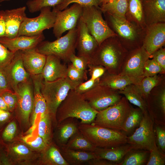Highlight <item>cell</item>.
<instances>
[{
  "mask_svg": "<svg viewBox=\"0 0 165 165\" xmlns=\"http://www.w3.org/2000/svg\"><path fill=\"white\" fill-rule=\"evenodd\" d=\"M128 52L117 36L110 37L98 45L89 64L102 66L108 73L118 74Z\"/></svg>",
  "mask_w": 165,
  "mask_h": 165,
  "instance_id": "6da1fadb",
  "label": "cell"
},
{
  "mask_svg": "<svg viewBox=\"0 0 165 165\" xmlns=\"http://www.w3.org/2000/svg\"><path fill=\"white\" fill-rule=\"evenodd\" d=\"M98 112L90 106L82 94L72 90L58 107L56 119L57 124L68 118L80 119L81 123L90 124Z\"/></svg>",
  "mask_w": 165,
  "mask_h": 165,
  "instance_id": "7a4b0ae2",
  "label": "cell"
},
{
  "mask_svg": "<svg viewBox=\"0 0 165 165\" xmlns=\"http://www.w3.org/2000/svg\"><path fill=\"white\" fill-rule=\"evenodd\" d=\"M106 21L116 34L122 46L128 51L142 46L145 30L126 19L120 18L107 13Z\"/></svg>",
  "mask_w": 165,
  "mask_h": 165,
  "instance_id": "3957f363",
  "label": "cell"
},
{
  "mask_svg": "<svg viewBox=\"0 0 165 165\" xmlns=\"http://www.w3.org/2000/svg\"><path fill=\"white\" fill-rule=\"evenodd\" d=\"M79 130L96 147L110 148L127 143V136L122 131L80 122Z\"/></svg>",
  "mask_w": 165,
  "mask_h": 165,
  "instance_id": "277c9868",
  "label": "cell"
},
{
  "mask_svg": "<svg viewBox=\"0 0 165 165\" xmlns=\"http://www.w3.org/2000/svg\"><path fill=\"white\" fill-rule=\"evenodd\" d=\"M81 83L72 80L67 76L52 82H46L43 79L42 80L41 93L46 101L49 112L57 123L56 114L59 105L69 91L74 90Z\"/></svg>",
  "mask_w": 165,
  "mask_h": 165,
  "instance_id": "5b68a950",
  "label": "cell"
},
{
  "mask_svg": "<svg viewBox=\"0 0 165 165\" xmlns=\"http://www.w3.org/2000/svg\"><path fill=\"white\" fill-rule=\"evenodd\" d=\"M131 106L126 98L122 97L116 104L98 111L91 124L123 131L124 124L130 112Z\"/></svg>",
  "mask_w": 165,
  "mask_h": 165,
  "instance_id": "8992f818",
  "label": "cell"
},
{
  "mask_svg": "<svg viewBox=\"0 0 165 165\" xmlns=\"http://www.w3.org/2000/svg\"><path fill=\"white\" fill-rule=\"evenodd\" d=\"M77 33L76 27L54 41H42L36 49L46 56L53 55L65 62H69L71 55L75 53Z\"/></svg>",
  "mask_w": 165,
  "mask_h": 165,
  "instance_id": "52a82bcc",
  "label": "cell"
},
{
  "mask_svg": "<svg viewBox=\"0 0 165 165\" xmlns=\"http://www.w3.org/2000/svg\"><path fill=\"white\" fill-rule=\"evenodd\" d=\"M99 7H83L80 19L86 25L88 31L95 38L98 45L107 38L116 34L110 28L102 16Z\"/></svg>",
  "mask_w": 165,
  "mask_h": 165,
  "instance_id": "ba28073f",
  "label": "cell"
},
{
  "mask_svg": "<svg viewBox=\"0 0 165 165\" xmlns=\"http://www.w3.org/2000/svg\"><path fill=\"white\" fill-rule=\"evenodd\" d=\"M154 124L148 112L143 114L139 127L131 135L127 136V143L133 149L149 151L156 146Z\"/></svg>",
  "mask_w": 165,
  "mask_h": 165,
  "instance_id": "9c48e42d",
  "label": "cell"
},
{
  "mask_svg": "<svg viewBox=\"0 0 165 165\" xmlns=\"http://www.w3.org/2000/svg\"><path fill=\"white\" fill-rule=\"evenodd\" d=\"M39 15L33 18L26 17L20 27L18 36H32L43 33L44 30L53 28L56 20L57 12L51 7L41 9Z\"/></svg>",
  "mask_w": 165,
  "mask_h": 165,
  "instance_id": "30bf717a",
  "label": "cell"
},
{
  "mask_svg": "<svg viewBox=\"0 0 165 165\" xmlns=\"http://www.w3.org/2000/svg\"><path fill=\"white\" fill-rule=\"evenodd\" d=\"M82 95L90 106L98 111L116 104L122 97L118 90L99 84Z\"/></svg>",
  "mask_w": 165,
  "mask_h": 165,
  "instance_id": "8fae6325",
  "label": "cell"
},
{
  "mask_svg": "<svg viewBox=\"0 0 165 165\" xmlns=\"http://www.w3.org/2000/svg\"><path fill=\"white\" fill-rule=\"evenodd\" d=\"M150 55L142 46L128 52L122 64L119 74L127 75L141 82L143 69Z\"/></svg>",
  "mask_w": 165,
  "mask_h": 165,
  "instance_id": "7c38bea8",
  "label": "cell"
},
{
  "mask_svg": "<svg viewBox=\"0 0 165 165\" xmlns=\"http://www.w3.org/2000/svg\"><path fill=\"white\" fill-rule=\"evenodd\" d=\"M82 9L83 7L80 4L74 3L69 8L57 12L53 33L57 38L66 31L76 27Z\"/></svg>",
  "mask_w": 165,
  "mask_h": 165,
  "instance_id": "4fadbf2b",
  "label": "cell"
},
{
  "mask_svg": "<svg viewBox=\"0 0 165 165\" xmlns=\"http://www.w3.org/2000/svg\"><path fill=\"white\" fill-rule=\"evenodd\" d=\"M17 96V107L21 117L26 122H28L34 102L33 87L31 79L19 84L14 92Z\"/></svg>",
  "mask_w": 165,
  "mask_h": 165,
  "instance_id": "5bb4252c",
  "label": "cell"
},
{
  "mask_svg": "<svg viewBox=\"0 0 165 165\" xmlns=\"http://www.w3.org/2000/svg\"><path fill=\"white\" fill-rule=\"evenodd\" d=\"M163 86L159 90H152L145 100L148 113L154 124L165 126V89Z\"/></svg>",
  "mask_w": 165,
  "mask_h": 165,
  "instance_id": "9a60e30c",
  "label": "cell"
},
{
  "mask_svg": "<svg viewBox=\"0 0 165 165\" xmlns=\"http://www.w3.org/2000/svg\"><path fill=\"white\" fill-rule=\"evenodd\" d=\"M21 51L15 52L11 62L3 70L9 84L14 92L19 84L26 81L31 78L30 75L24 66Z\"/></svg>",
  "mask_w": 165,
  "mask_h": 165,
  "instance_id": "2e32d148",
  "label": "cell"
},
{
  "mask_svg": "<svg viewBox=\"0 0 165 165\" xmlns=\"http://www.w3.org/2000/svg\"><path fill=\"white\" fill-rule=\"evenodd\" d=\"M77 28L76 49L78 51L77 56L85 58L88 61L89 64L92 56L98 46V44L80 18Z\"/></svg>",
  "mask_w": 165,
  "mask_h": 165,
  "instance_id": "e0dca14e",
  "label": "cell"
},
{
  "mask_svg": "<svg viewBox=\"0 0 165 165\" xmlns=\"http://www.w3.org/2000/svg\"><path fill=\"white\" fill-rule=\"evenodd\" d=\"M165 44V23H156L147 27L142 46L150 55Z\"/></svg>",
  "mask_w": 165,
  "mask_h": 165,
  "instance_id": "ac0fdd59",
  "label": "cell"
},
{
  "mask_svg": "<svg viewBox=\"0 0 165 165\" xmlns=\"http://www.w3.org/2000/svg\"><path fill=\"white\" fill-rule=\"evenodd\" d=\"M45 38L43 33L35 36L20 35L12 38L2 37H0V43L15 53L19 50L35 48Z\"/></svg>",
  "mask_w": 165,
  "mask_h": 165,
  "instance_id": "d6986e66",
  "label": "cell"
},
{
  "mask_svg": "<svg viewBox=\"0 0 165 165\" xmlns=\"http://www.w3.org/2000/svg\"><path fill=\"white\" fill-rule=\"evenodd\" d=\"M25 6L5 10L6 31L4 37L14 38L18 36L21 25L27 17Z\"/></svg>",
  "mask_w": 165,
  "mask_h": 165,
  "instance_id": "ffe728a7",
  "label": "cell"
},
{
  "mask_svg": "<svg viewBox=\"0 0 165 165\" xmlns=\"http://www.w3.org/2000/svg\"><path fill=\"white\" fill-rule=\"evenodd\" d=\"M46 56L45 64L41 75L46 82H52L67 77V67L61 62L57 57L50 55Z\"/></svg>",
  "mask_w": 165,
  "mask_h": 165,
  "instance_id": "44dd1931",
  "label": "cell"
},
{
  "mask_svg": "<svg viewBox=\"0 0 165 165\" xmlns=\"http://www.w3.org/2000/svg\"><path fill=\"white\" fill-rule=\"evenodd\" d=\"M146 26L165 23V0H143Z\"/></svg>",
  "mask_w": 165,
  "mask_h": 165,
  "instance_id": "7402d4cb",
  "label": "cell"
},
{
  "mask_svg": "<svg viewBox=\"0 0 165 165\" xmlns=\"http://www.w3.org/2000/svg\"><path fill=\"white\" fill-rule=\"evenodd\" d=\"M24 66L30 75L42 73L46 56L38 52L36 48L21 51Z\"/></svg>",
  "mask_w": 165,
  "mask_h": 165,
  "instance_id": "603a6c76",
  "label": "cell"
},
{
  "mask_svg": "<svg viewBox=\"0 0 165 165\" xmlns=\"http://www.w3.org/2000/svg\"><path fill=\"white\" fill-rule=\"evenodd\" d=\"M132 147L128 143L110 148L96 147L94 152L96 158L107 160L118 164L131 150Z\"/></svg>",
  "mask_w": 165,
  "mask_h": 165,
  "instance_id": "cb8c5ba5",
  "label": "cell"
},
{
  "mask_svg": "<svg viewBox=\"0 0 165 165\" xmlns=\"http://www.w3.org/2000/svg\"><path fill=\"white\" fill-rule=\"evenodd\" d=\"M140 82L139 80L127 75L120 74H111L106 71L100 78L98 84L108 86L115 90H120L128 85H137Z\"/></svg>",
  "mask_w": 165,
  "mask_h": 165,
  "instance_id": "d4e9b609",
  "label": "cell"
},
{
  "mask_svg": "<svg viewBox=\"0 0 165 165\" xmlns=\"http://www.w3.org/2000/svg\"><path fill=\"white\" fill-rule=\"evenodd\" d=\"M77 119L67 118L58 123L55 138L60 147L65 145L69 138L79 131Z\"/></svg>",
  "mask_w": 165,
  "mask_h": 165,
  "instance_id": "484cf974",
  "label": "cell"
},
{
  "mask_svg": "<svg viewBox=\"0 0 165 165\" xmlns=\"http://www.w3.org/2000/svg\"><path fill=\"white\" fill-rule=\"evenodd\" d=\"M127 7L126 18L129 22L146 29L143 0H127Z\"/></svg>",
  "mask_w": 165,
  "mask_h": 165,
  "instance_id": "4316f807",
  "label": "cell"
},
{
  "mask_svg": "<svg viewBox=\"0 0 165 165\" xmlns=\"http://www.w3.org/2000/svg\"><path fill=\"white\" fill-rule=\"evenodd\" d=\"M60 152L69 165H86L90 160L95 158L94 152L75 150L64 146L60 147Z\"/></svg>",
  "mask_w": 165,
  "mask_h": 165,
  "instance_id": "83f0119b",
  "label": "cell"
},
{
  "mask_svg": "<svg viewBox=\"0 0 165 165\" xmlns=\"http://www.w3.org/2000/svg\"><path fill=\"white\" fill-rule=\"evenodd\" d=\"M118 91L120 94L124 95L129 102L139 108L143 114L148 112L146 101L141 96L135 85H128Z\"/></svg>",
  "mask_w": 165,
  "mask_h": 165,
  "instance_id": "f1b7e54d",
  "label": "cell"
},
{
  "mask_svg": "<svg viewBox=\"0 0 165 165\" xmlns=\"http://www.w3.org/2000/svg\"><path fill=\"white\" fill-rule=\"evenodd\" d=\"M127 7V0H110L101 5L99 7L103 13H107L123 19H126Z\"/></svg>",
  "mask_w": 165,
  "mask_h": 165,
  "instance_id": "f546056e",
  "label": "cell"
},
{
  "mask_svg": "<svg viewBox=\"0 0 165 165\" xmlns=\"http://www.w3.org/2000/svg\"><path fill=\"white\" fill-rule=\"evenodd\" d=\"M64 146L71 149L90 152H94L96 148L79 130L69 138Z\"/></svg>",
  "mask_w": 165,
  "mask_h": 165,
  "instance_id": "4dcf8cb0",
  "label": "cell"
},
{
  "mask_svg": "<svg viewBox=\"0 0 165 165\" xmlns=\"http://www.w3.org/2000/svg\"><path fill=\"white\" fill-rule=\"evenodd\" d=\"M42 156L44 164L53 165H69L63 157L60 148L52 142L43 150Z\"/></svg>",
  "mask_w": 165,
  "mask_h": 165,
  "instance_id": "1f68e13d",
  "label": "cell"
},
{
  "mask_svg": "<svg viewBox=\"0 0 165 165\" xmlns=\"http://www.w3.org/2000/svg\"><path fill=\"white\" fill-rule=\"evenodd\" d=\"M149 151L143 149H132L118 165H143L146 164Z\"/></svg>",
  "mask_w": 165,
  "mask_h": 165,
  "instance_id": "d6a6232c",
  "label": "cell"
},
{
  "mask_svg": "<svg viewBox=\"0 0 165 165\" xmlns=\"http://www.w3.org/2000/svg\"><path fill=\"white\" fill-rule=\"evenodd\" d=\"M143 113L139 108H134L132 106L130 112L124 124L123 131L129 136L131 135L139 126Z\"/></svg>",
  "mask_w": 165,
  "mask_h": 165,
  "instance_id": "836d02e7",
  "label": "cell"
},
{
  "mask_svg": "<svg viewBox=\"0 0 165 165\" xmlns=\"http://www.w3.org/2000/svg\"><path fill=\"white\" fill-rule=\"evenodd\" d=\"M159 74L144 77L138 84L135 85L141 96L145 100L151 90L163 82V77Z\"/></svg>",
  "mask_w": 165,
  "mask_h": 165,
  "instance_id": "e575fe53",
  "label": "cell"
},
{
  "mask_svg": "<svg viewBox=\"0 0 165 165\" xmlns=\"http://www.w3.org/2000/svg\"><path fill=\"white\" fill-rule=\"evenodd\" d=\"M52 120L51 116L47 111L40 118L37 124L38 135L48 145L52 142L53 137L51 129Z\"/></svg>",
  "mask_w": 165,
  "mask_h": 165,
  "instance_id": "d590c367",
  "label": "cell"
},
{
  "mask_svg": "<svg viewBox=\"0 0 165 165\" xmlns=\"http://www.w3.org/2000/svg\"><path fill=\"white\" fill-rule=\"evenodd\" d=\"M63 0H29L26 5L29 11L34 13L40 11L42 8L46 7H54L60 4Z\"/></svg>",
  "mask_w": 165,
  "mask_h": 165,
  "instance_id": "8d00e7d4",
  "label": "cell"
},
{
  "mask_svg": "<svg viewBox=\"0 0 165 165\" xmlns=\"http://www.w3.org/2000/svg\"><path fill=\"white\" fill-rule=\"evenodd\" d=\"M72 3H78L82 7L92 6L99 7L100 0H63L60 4L53 7L52 10L56 12L62 10Z\"/></svg>",
  "mask_w": 165,
  "mask_h": 165,
  "instance_id": "74e56055",
  "label": "cell"
},
{
  "mask_svg": "<svg viewBox=\"0 0 165 165\" xmlns=\"http://www.w3.org/2000/svg\"><path fill=\"white\" fill-rule=\"evenodd\" d=\"M165 71L153 59H148L144 67L143 77L152 76L158 74H165Z\"/></svg>",
  "mask_w": 165,
  "mask_h": 165,
  "instance_id": "f35d334b",
  "label": "cell"
},
{
  "mask_svg": "<svg viewBox=\"0 0 165 165\" xmlns=\"http://www.w3.org/2000/svg\"><path fill=\"white\" fill-rule=\"evenodd\" d=\"M32 134H31L23 137V141L31 148L35 149L44 150L48 145L38 135L34 137Z\"/></svg>",
  "mask_w": 165,
  "mask_h": 165,
  "instance_id": "ab89813d",
  "label": "cell"
},
{
  "mask_svg": "<svg viewBox=\"0 0 165 165\" xmlns=\"http://www.w3.org/2000/svg\"><path fill=\"white\" fill-rule=\"evenodd\" d=\"M149 151V155L146 165L165 164V154L159 150L157 145Z\"/></svg>",
  "mask_w": 165,
  "mask_h": 165,
  "instance_id": "60d3db41",
  "label": "cell"
},
{
  "mask_svg": "<svg viewBox=\"0 0 165 165\" xmlns=\"http://www.w3.org/2000/svg\"><path fill=\"white\" fill-rule=\"evenodd\" d=\"M156 141L157 147L165 154V126L154 124Z\"/></svg>",
  "mask_w": 165,
  "mask_h": 165,
  "instance_id": "b9f144b4",
  "label": "cell"
},
{
  "mask_svg": "<svg viewBox=\"0 0 165 165\" xmlns=\"http://www.w3.org/2000/svg\"><path fill=\"white\" fill-rule=\"evenodd\" d=\"M67 76L72 80L81 82L87 79L86 71H82L74 67L71 63L67 67Z\"/></svg>",
  "mask_w": 165,
  "mask_h": 165,
  "instance_id": "7bdbcfd3",
  "label": "cell"
},
{
  "mask_svg": "<svg viewBox=\"0 0 165 165\" xmlns=\"http://www.w3.org/2000/svg\"><path fill=\"white\" fill-rule=\"evenodd\" d=\"M15 53L10 51L0 43V69L3 70L9 64Z\"/></svg>",
  "mask_w": 165,
  "mask_h": 165,
  "instance_id": "ee69618b",
  "label": "cell"
},
{
  "mask_svg": "<svg viewBox=\"0 0 165 165\" xmlns=\"http://www.w3.org/2000/svg\"><path fill=\"white\" fill-rule=\"evenodd\" d=\"M6 103L9 111H13L16 108L17 102V96L13 91H6L1 94Z\"/></svg>",
  "mask_w": 165,
  "mask_h": 165,
  "instance_id": "f6af8a7d",
  "label": "cell"
},
{
  "mask_svg": "<svg viewBox=\"0 0 165 165\" xmlns=\"http://www.w3.org/2000/svg\"><path fill=\"white\" fill-rule=\"evenodd\" d=\"M99 79L94 80L90 78L86 81L79 84L74 90L77 93L82 94L90 90L98 85Z\"/></svg>",
  "mask_w": 165,
  "mask_h": 165,
  "instance_id": "bcb514c9",
  "label": "cell"
},
{
  "mask_svg": "<svg viewBox=\"0 0 165 165\" xmlns=\"http://www.w3.org/2000/svg\"><path fill=\"white\" fill-rule=\"evenodd\" d=\"M69 61L74 67L82 71H86V68L89 64L86 59L82 57L77 56L75 53L71 55Z\"/></svg>",
  "mask_w": 165,
  "mask_h": 165,
  "instance_id": "7dc6e473",
  "label": "cell"
},
{
  "mask_svg": "<svg viewBox=\"0 0 165 165\" xmlns=\"http://www.w3.org/2000/svg\"><path fill=\"white\" fill-rule=\"evenodd\" d=\"M16 129V125L15 122L14 121L10 122L5 127L2 132V139L6 141L12 140L14 137Z\"/></svg>",
  "mask_w": 165,
  "mask_h": 165,
  "instance_id": "c3c4849f",
  "label": "cell"
},
{
  "mask_svg": "<svg viewBox=\"0 0 165 165\" xmlns=\"http://www.w3.org/2000/svg\"><path fill=\"white\" fill-rule=\"evenodd\" d=\"M91 79L96 80L100 79L106 72L103 66L100 65L89 64L87 65Z\"/></svg>",
  "mask_w": 165,
  "mask_h": 165,
  "instance_id": "681fc988",
  "label": "cell"
},
{
  "mask_svg": "<svg viewBox=\"0 0 165 165\" xmlns=\"http://www.w3.org/2000/svg\"><path fill=\"white\" fill-rule=\"evenodd\" d=\"M152 58L165 71V48L161 47L151 55Z\"/></svg>",
  "mask_w": 165,
  "mask_h": 165,
  "instance_id": "f907efd6",
  "label": "cell"
},
{
  "mask_svg": "<svg viewBox=\"0 0 165 165\" xmlns=\"http://www.w3.org/2000/svg\"><path fill=\"white\" fill-rule=\"evenodd\" d=\"M6 91H13L9 84L3 70L0 69V94Z\"/></svg>",
  "mask_w": 165,
  "mask_h": 165,
  "instance_id": "816d5d0a",
  "label": "cell"
},
{
  "mask_svg": "<svg viewBox=\"0 0 165 165\" xmlns=\"http://www.w3.org/2000/svg\"><path fill=\"white\" fill-rule=\"evenodd\" d=\"M11 149L16 154L19 156H25L30 152L29 149L26 146L21 144L13 146Z\"/></svg>",
  "mask_w": 165,
  "mask_h": 165,
  "instance_id": "f5cc1de1",
  "label": "cell"
},
{
  "mask_svg": "<svg viewBox=\"0 0 165 165\" xmlns=\"http://www.w3.org/2000/svg\"><path fill=\"white\" fill-rule=\"evenodd\" d=\"M86 165H117L116 163L102 159L95 158L88 161Z\"/></svg>",
  "mask_w": 165,
  "mask_h": 165,
  "instance_id": "db71d44e",
  "label": "cell"
},
{
  "mask_svg": "<svg viewBox=\"0 0 165 165\" xmlns=\"http://www.w3.org/2000/svg\"><path fill=\"white\" fill-rule=\"evenodd\" d=\"M5 31V11L0 10V37H4Z\"/></svg>",
  "mask_w": 165,
  "mask_h": 165,
  "instance_id": "11a10c76",
  "label": "cell"
},
{
  "mask_svg": "<svg viewBox=\"0 0 165 165\" xmlns=\"http://www.w3.org/2000/svg\"><path fill=\"white\" fill-rule=\"evenodd\" d=\"M10 116L9 111L0 109V123L6 122Z\"/></svg>",
  "mask_w": 165,
  "mask_h": 165,
  "instance_id": "9f6ffc18",
  "label": "cell"
},
{
  "mask_svg": "<svg viewBox=\"0 0 165 165\" xmlns=\"http://www.w3.org/2000/svg\"><path fill=\"white\" fill-rule=\"evenodd\" d=\"M0 109L8 111L7 105L0 94Z\"/></svg>",
  "mask_w": 165,
  "mask_h": 165,
  "instance_id": "6f0895ef",
  "label": "cell"
},
{
  "mask_svg": "<svg viewBox=\"0 0 165 165\" xmlns=\"http://www.w3.org/2000/svg\"><path fill=\"white\" fill-rule=\"evenodd\" d=\"M110 0H100V5L105 4L108 2Z\"/></svg>",
  "mask_w": 165,
  "mask_h": 165,
  "instance_id": "680465c9",
  "label": "cell"
},
{
  "mask_svg": "<svg viewBox=\"0 0 165 165\" xmlns=\"http://www.w3.org/2000/svg\"><path fill=\"white\" fill-rule=\"evenodd\" d=\"M10 0H0V2H2L5 1H8Z\"/></svg>",
  "mask_w": 165,
  "mask_h": 165,
  "instance_id": "91938a15",
  "label": "cell"
}]
</instances>
